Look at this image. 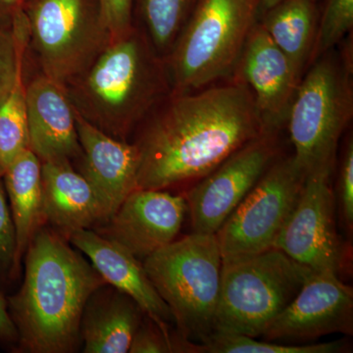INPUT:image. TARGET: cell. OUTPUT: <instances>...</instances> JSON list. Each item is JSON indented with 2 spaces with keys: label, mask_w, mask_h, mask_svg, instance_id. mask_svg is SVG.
I'll return each mask as SVG.
<instances>
[{
  "label": "cell",
  "mask_w": 353,
  "mask_h": 353,
  "mask_svg": "<svg viewBox=\"0 0 353 353\" xmlns=\"http://www.w3.org/2000/svg\"><path fill=\"white\" fill-rule=\"evenodd\" d=\"M171 94L141 123L137 189L166 190L201 179L264 134L252 90L233 81Z\"/></svg>",
  "instance_id": "obj_1"
},
{
  "label": "cell",
  "mask_w": 353,
  "mask_h": 353,
  "mask_svg": "<svg viewBox=\"0 0 353 353\" xmlns=\"http://www.w3.org/2000/svg\"><path fill=\"white\" fill-rule=\"evenodd\" d=\"M20 290L7 297L18 347L31 353H71L80 347L88 299L105 281L70 241L43 225L25 253Z\"/></svg>",
  "instance_id": "obj_2"
},
{
  "label": "cell",
  "mask_w": 353,
  "mask_h": 353,
  "mask_svg": "<svg viewBox=\"0 0 353 353\" xmlns=\"http://www.w3.org/2000/svg\"><path fill=\"white\" fill-rule=\"evenodd\" d=\"M65 88L81 117L123 141L172 92L163 58L136 27Z\"/></svg>",
  "instance_id": "obj_3"
},
{
  "label": "cell",
  "mask_w": 353,
  "mask_h": 353,
  "mask_svg": "<svg viewBox=\"0 0 353 353\" xmlns=\"http://www.w3.org/2000/svg\"><path fill=\"white\" fill-rule=\"evenodd\" d=\"M310 65L288 116L292 157L306 176L332 175L341 134L352 119V65L334 50Z\"/></svg>",
  "instance_id": "obj_4"
},
{
  "label": "cell",
  "mask_w": 353,
  "mask_h": 353,
  "mask_svg": "<svg viewBox=\"0 0 353 353\" xmlns=\"http://www.w3.org/2000/svg\"><path fill=\"white\" fill-rule=\"evenodd\" d=\"M158 294L168 305L183 340L208 341L215 332L222 254L214 234L194 233L143 261Z\"/></svg>",
  "instance_id": "obj_5"
},
{
  "label": "cell",
  "mask_w": 353,
  "mask_h": 353,
  "mask_svg": "<svg viewBox=\"0 0 353 353\" xmlns=\"http://www.w3.org/2000/svg\"><path fill=\"white\" fill-rule=\"evenodd\" d=\"M259 18V0H201L164 58L171 94L231 75Z\"/></svg>",
  "instance_id": "obj_6"
},
{
  "label": "cell",
  "mask_w": 353,
  "mask_h": 353,
  "mask_svg": "<svg viewBox=\"0 0 353 353\" xmlns=\"http://www.w3.org/2000/svg\"><path fill=\"white\" fill-rule=\"evenodd\" d=\"M310 272L277 248L222 259L215 332L263 336Z\"/></svg>",
  "instance_id": "obj_7"
},
{
  "label": "cell",
  "mask_w": 353,
  "mask_h": 353,
  "mask_svg": "<svg viewBox=\"0 0 353 353\" xmlns=\"http://www.w3.org/2000/svg\"><path fill=\"white\" fill-rule=\"evenodd\" d=\"M28 46L41 74L66 88L112 43L99 0H29Z\"/></svg>",
  "instance_id": "obj_8"
},
{
  "label": "cell",
  "mask_w": 353,
  "mask_h": 353,
  "mask_svg": "<svg viewBox=\"0 0 353 353\" xmlns=\"http://www.w3.org/2000/svg\"><path fill=\"white\" fill-rule=\"evenodd\" d=\"M305 179L294 157H278L215 234L222 259L274 248Z\"/></svg>",
  "instance_id": "obj_9"
},
{
  "label": "cell",
  "mask_w": 353,
  "mask_h": 353,
  "mask_svg": "<svg viewBox=\"0 0 353 353\" xmlns=\"http://www.w3.org/2000/svg\"><path fill=\"white\" fill-rule=\"evenodd\" d=\"M278 134L264 132L202 176L188 192L194 233L216 234L279 157Z\"/></svg>",
  "instance_id": "obj_10"
},
{
  "label": "cell",
  "mask_w": 353,
  "mask_h": 353,
  "mask_svg": "<svg viewBox=\"0 0 353 353\" xmlns=\"http://www.w3.org/2000/svg\"><path fill=\"white\" fill-rule=\"evenodd\" d=\"M330 176L328 173L306 176L299 201L274 248L311 271L340 274L345 250L336 233Z\"/></svg>",
  "instance_id": "obj_11"
},
{
  "label": "cell",
  "mask_w": 353,
  "mask_h": 353,
  "mask_svg": "<svg viewBox=\"0 0 353 353\" xmlns=\"http://www.w3.org/2000/svg\"><path fill=\"white\" fill-rule=\"evenodd\" d=\"M353 334V289L331 271H311L289 305L272 323L267 341H312Z\"/></svg>",
  "instance_id": "obj_12"
},
{
  "label": "cell",
  "mask_w": 353,
  "mask_h": 353,
  "mask_svg": "<svg viewBox=\"0 0 353 353\" xmlns=\"http://www.w3.org/2000/svg\"><path fill=\"white\" fill-rule=\"evenodd\" d=\"M187 211L182 196L136 189L95 232L143 261L176 240Z\"/></svg>",
  "instance_id": "obj_13"
},
{
  "label": "cell",
  "mask_w": 353,
  "mask_h": 353,
  "mask_svg": "<svg viewBox=\"0 0 353 353\" xmlns=\"http://www.w3.org/2000/svg\"><path fill=\"white\" fill-rule=\"evenodd\" d=\"M233 73L234 81L252 90L265 132L278 134L287 123L301 78L259 21L253 26Z\"/></svg>",
  "instance_id": "obj_14"
},
{
  "label": "cell",
  "mask_w": 353,
  "mask_h": 353,
  "mask_svg": "<svg viewBox=\"0 0 353 353\" xmlns=\"http://www.w3.org/2000/svg\"><path fill=\"white\" fill-rule=\"evenodd\" d=\"M82 153L77 168L87 180L101 203L104 223L137 189L139 152L134 143L119 141L81 117L75 111ZM103 223V224H104Z\"/></svg>",
  "instance_id": "obj_15"
},
{
  "label": "cell",
  "mask_w": 353,
  "mask_h": 353,
  "mask_svg": "<svg viewBox=\"0 0 353 353\" xmlns=\"http://www.w3.org/2000/svg\"><path fill=\"white\" fill-rule=\"evenodd\" d=\"M29 148L41 162L76 161L82 153L66 88L39 75L26 87Z\"/></svg>",
  "instance_id": "obj_16"
},
{
  "label": "cell",
  "mask_w": 353,
  "mask_h": 353,
  "mask_svg": "<svg viewBox=\"0 0 353 353\" xmlns=\"http://www.w3.org/2000/svg\"><path fill=\"white\" fill-rule=\"evenodd\" d=\"M68 241L90 260L106 284L132 297L145 316L163 333L170 334L169 324L174 322L173 315L153 287L141 260L92 229L74 232Z\"/></svg>",
  "instance_id": "obj_17"
},
{
  "label": "cell",
  "mask_w": 353,
  "mask_h": 353,
  "mask_svg": "<svg viewBox=\"0 0 353 353\" xmlns=\"http://www.w3.org/2000/svg\"><path fill=\"white\" fill-rule=\"evenodd\" d=\"M44 225L68 236L103 224V210L87 180L68 160L41 162Z\"/></svg>",
  "instance_id": "obj_18"
},
{
  "label": "cell",
  "mask_w": 353,
  "mask_h": 353,
  "mask_svg": "<svg viewBox=\"0 0 353 353\" xmlns=\"http://www.w3.org/2000/svg\"><path fill=\"white\" fill-rule=\"evenodd\" d=\"M145 314L138 303L112 285L92 292L83 308L81 341L85 353H126Z\"/></svg>",
  "instance_id": "obj_19"
},
{
  "label": "cell",
  "mask_w": 353,
  "mask_h": 353,
  "mask_svg": "<svg viewBox=\"0 0 353 353\" xmlns=\"http://www.w3.org/2000/svg\"><path fill=\"white\" fill-rule=\"evenodd\" d=\"M2 179L15 228V269L18 275L30 241L44 225L41 160L29 148L4 171Z\"/></svg>",
  "instance_id": "obj_20"
},
{
  "label": "cell",
  "mask_w": 353,
  "mask_h": 353,
  "mask_svg": "<svg viewBox=\"0 0 353 353\" xmlns=\"http://www.w3.org/2000/svg\"><path fill=\"white\" fill-rule=\"evenodd\" d=\"M259 18L272 41L289 58L297 75L303 78L317 31L314 0H283Z\"/></svg>",
  "instance_id": "obj_21"
},
{
  "label": "cell",
  "mask_w": 353,
  "mask_h": 353,
  "mask_svg": "<svg viewBox=\"0 0 353 353\" xmlns=\"http://www.w3.org/2000/svg\"><path fill=\"white\" fill-rule=\"evenodd\" d=\"M201 0H139L143 32L162 58L167 57Z\"/></svg>",
  "instance_id": "obj_22"
},
{
  "label": "cell",
  "mask_w": 353,
  "mask_h": 353,
  "mask_svg": "<svg viewBox=\"0 0 353 353\" xmlns=\"http://www.w3.org/2000/svg\"><path fill=\"white\" fill-rule=\"evenodd\" d=\"M181 343L180 352L190 353H336L345 350L343 341L285 345L279 341H260L243 334L221 332H215L203 343L183 340Z\"/></svg>",
  "instance_id": "obj_23"
},
{
  "label": "cell",
  "mask_w": 353,
  "mask_h": 353,
  "mask_svg": "<svg viewBox=\"0 0 353 353\" xmlns=\"http://www.w3.org/2000/svg\"><path fill=\"white\" fill-rule=\"evenodd\" d=\"M23 71L6 101L0 104V173L29 150L27 97Z\"/></svg>",
  "instance_id": "obj_24"
},
{
  "label": "cell",
  "mask_w": 353,
  "mask_h": 353,
  "mask_svg": "<svg viewBox=\"0 0 353 353\" xmlns=\"http://www.w3.org/2000/svg\"><path fill=\"white\" fill-rule=\"evenodd\" d=\"M28 41V19L24 9L16 16L12 27L0 25V104L10 94L24 69Z\"/></svg>",
  "instance_id": "obj_25"
},
{
  "label": "cell",
  "mask_w": 353,
  "mask_h": 353,
  "mask_svg": "<svg viewBox=\"0 0 353 353\" xmlns=\"http://www.w3.org/2000/svg\"><path fill=\"white\" fill-rule=\"evenodd\" d=\"M352 27L353 0H328L319 24H317L309 64L334 50V46L352 32Z\"/></svg>",
  "instance_id": "obj_26"
},
{
  "label": "cell",
  "mask_w": 353,
  "mask_h": 353,
  "mask_svg": "<svg viewBox=\"0 0 353 353\" xmlns=\"http://www.w3.org/2000/svg\"><path fill=\"white\" fill-rule=\"evenodd\" d=\"M16 236L10 208L0 173V283L17 277L15 269Z\"/></svg>",
  "instance_id": "obj_27"
},
{
  "label": "cell",
  "mask_w": 353,
  "mask_h": 353,
  "mask_svg": "<svg viewBox=\"0 0 353 353\" xmlns=\"http://www.w3.org/2000/svg\"><path fill=\"white\" fill-rule=\"evenodd\" d=\"M132 339L130 353L176 352V338L163 333L161 329L146 316Z\"/></svg>",
  "instance_id": "obj_28"
},
{
  "label": "cell",
  "mask_w": 353,
  "mask_h": 353,
  "mask_svg": "<svg viewBox=\"0 0 353 353\" xmlns=\"http://www.w3.org/2000/svg\"><path fill=\"white\" fill-rule=\"evenodd\" d=\"M132 2L134 0H99L102 21L110 32L112 41L134 29Z\"/></svg>",
  "instance_id": "obj_29"
},
{
  "label": "cell",
  "mask_w": 353,
  "mask_h": 353,
  "mask_svg": "<svg viewBox=\"0 0 353 353\" xmlns=\"http://www.w3.org/2000/svg\"><path fill=\"white\" fill-rule=\"evenodd\" d=\"M338 201L341 214L348 231L353 227V143L348 139L341 160L338 182Z\"/></svg>",
  "instance_id": "obj_30"
},
{
  "label": "cell",
  "mask_w": 353,
  "mask_h": 353,
  "mask_svg": "<svg viewBox=\"0 0 353 353\" xmlns=\"http://www.w3.org/2000/svg\"><path fill=\"white\" fill-rule=\"evenodd\" d=\"M18 333L7 307V301L0 292V345L14 347L18 345Z\"/></svg>",
  "instance_id": "obj_31"
},
{
  "label": "cell",
  "mask_w": 353,
  "mask_h": 353,
  "mask_svg": "<svg viewBox=\"0 0 353 353\" xmlns=\"http://www.w3.org/2000/svg\"><path fill=\"white\" fill-rule=\"evenodd\" d=\"M25 6L26 0H0V25L12 27L14 19Z\"/></svg>",
  "instance_id": "obj_32"
},
{
  "label": "cell",
  "mask_w": 353,
  "mask_h": 353,
  "mask_svg": "<svg viewBox=\"0 0 353 353\" xmlns=\"http://www.w3.org/2000/svg\"><path fill=\"white\" fill-rule=\"evenodd\" d=\"M283 0H259V17L272 7L277 6Z\"/></svg>",
  "instance_id": "obj_33"
}]
</instances>
